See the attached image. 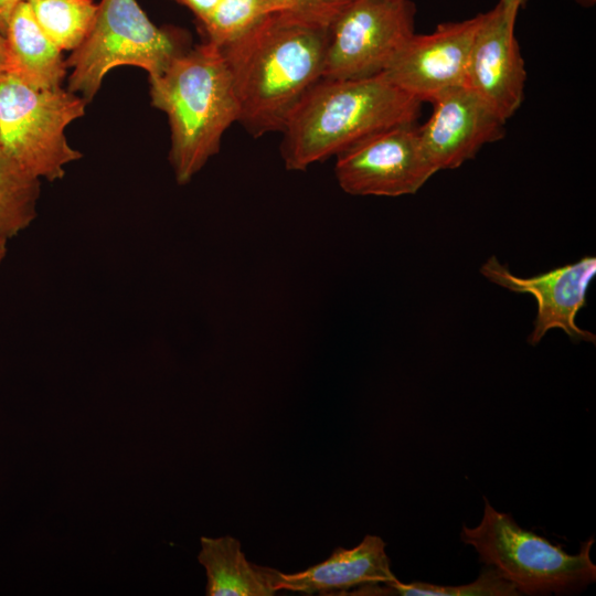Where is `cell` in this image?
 I'll use <instances>...</instances> for the list:
<instances>
[{
    "label": "cell",
    "mask_w": 596,
    "mask_h": 596,
    "mask_svg": "<svg viewBox=\"0 0 596 596\" xmlns=\"http://www.w3.org/2000/svg\"><path fill=\"white\" fill-rule=\"evenodd\" d=\"M483 515L477 526L462 525L460 540L472 546L479 561L497 568L520 595H570L596 581L590 557L594 536L570 554L561 545L521 528L514 519L496 510L483 497Z\"/></svg>",
    "instance_id": "4"
},
{
    "label": "cell",
    "mask_w": 596,
    "mask_h": 596,
    "mask_svg": "<svg viewBox=\"0 0 596 596\" xmlns=\"http://www.w3.org/2000/svg\"><path fill=\"white\" fill-rule=\"evenodd\" d=\"M153 107L169 121V161L183 185L220 151L238 104L221 50L207 42L189 49L156 77H149Z\"/></svg>",
    "instance_id": "3"
},
{
    "label": "cell",
    "mask_w": 596,
    "mask_h": 596,
    "mask_svg": "<svg viewBox=\"0 0 596 596\" xmlns=\"http://www.w3.org/2000/svg\"><path fill=\"white\" fill-rule=\"evenodd\" d=\"M422 102L383 73L353 79L318 81L281 129L280 156L289 171L338 156L386 128L416 123Z\"/></svg>",
    "instance_id": "2"
},
{
    "label": "cell",
    "mask_w": 596,
    "mask_h": 596,
    "mask_svg": "<svg viewBox=\"0 0 596 596\" xmlns=\"http://www.w3.org/2000/svg\"><path fill=\"white\" fill-rule=\"evenodd\" d=\"M385 546L380 536L368 534L356 546L338 547L326 561L302 572L285 574L278 571L275 587L277 592L312 595L387 584L396 576L391 570Z\"/></svg>",
    "instance_id": "13"
},
{
    "label": "cell",
    "mask_w": 596,
    "mask_h": 596,
    "mask_svg": "<svg viewBox=\"0 0 596 596\" xmlns=\"http://www.w3.org/2000/svg\"><path fill=\"white\" fill-rule=\"evenodd\" d=\"M292 10L285 0H220L211 15L198 24L207 42L222 47L268 14Z\"/></svg>",
    "instance_id": "18"
},
{
    "label": "cell",
    "mask_w": 596,
    "mask_h": 596,
    "mask_svg": "<svg viewBox=\"0 0 596 596\" xmlns=\"http://www.w3.org/2000/svg\"><path fill=\"white\" fill-rule=\"evenodd\" d=\"M360 595H403V596H517V587L501 573L485 566L472 583L460 586L435 585L423 582L402 583L397 578L387 583L364 586Z\"/></svg>",
    "instance_id": "19"
},
{
    "label": "cell",
    "mask_w": 596,
    "mask_h": 596,
    "mask_svg": "<svg viewBox=\"0 0 596 596\" xmlns=\"http://www.w3.org/2000/svg\"><path fill=\"white\" fill-rule=\"evenodd\" d=\"M40 178L0 146V234L12 238L36 217Z\"/></svg>",
    "instance_id": "16"
},
{
    "label": "cell",
    "mask_w": 596,
    "mask_h": 596,
    "mask_svg": "<svg viewBox=\"0 0 596 596\" xmlns=\"http://www.w3.org/2000/svg\"><path fill=\"white\" fill-rule=\"evenodd\" d=\"M518 12L499 2L483 13L464 83L504 121L521 106L526 79L525 64L514 35Z\"/></svg>",
    "instance_id": "11"
},
{
    "label": "cell",
    "mask_w": 596,
    "mask_h": 596,
    "mask_svg": "<svg viewBox=\"0 0 596 596\" xmlns=\"http://www.w3.org/2000/svg\"><path fill=\"white\" fill-rule=\"evenodd\" d=\"M41 29L62 50L73 51L97 13L94 0H25Z\"/></svg>",
    "instance_id": "17"
},
{
    "label": "cell",
    "mask_w": 596,
    "mask_h": 596,
    "mask_svg": "<svg viewBox=\"0 0 596 596\" xmlns=\"http://www.w3.org/2000/svg\"><path fill=\"white\" fill-rule=\"evenodd\" d=\"M489 281L517 294H529L536 300V316L528 342L536 345L547 331L563 330L572 341L595 343L593 332L577 326L576 316L586 306V294L596 275V258L581 259L531 277H520L490 256L480 267Z\"/></svg>",
    "instance_id": "10"
},
{
    "label": "cell",
    "mask_w": 596,
    "mask_h": 596,
    "mask_svg": "<svg viewBox=\"0 0 596 596\" xmlns=\"http://www.w3.org/2000/svg\"><path fill=\"white\" fill-rule=\"evenodd\" d=\"M8 238L0 234V266L6 258L8 247H7Z\"/></svg>",
    "instance_id": "25"
},
{
    "label": "cell",
    "mask_w": 596,
    "mask_h": 596,
    "mask_svg": "<svg viewBox=\"0 0 596 596\" xmlns=\"http://www.w3.org/2000/svg\"><path fill=\"white\" fill-rule=\"evenodd\" d=\"M23 0H0V33L4 35L9 19L17 8V6Z\"/></svg>",
    "instance_id": "22"
},
{
    "label": "cell",
    "mask_w": 596,
    "mask_h": 596,
    "mask_svg": "<svg viewBox=\"0 0 596 596\" xmlns=\"http://www.w3.org/2000/svg\"><path fill=\"white\" fill-rule=\"evenodd\" d=\"M4 38L7 74L36 89L61 87L67 70L62 50L41 29L25 0L13 10Z\"/></svg>",
    "instance_id": "14"
},
{
    "label": "cell",
    "mask_w": 596,
    "mask_h": 596,
    "mask_svg": "<svg viewBox=\"0 0 596 596\" xmlns=\"http://www.w3.org/2000/svg\"><path fill=\"white\" fill-rule=\"evenodd\" d=\"M294 11L333 23L350 0H285Z\"/></svg>",
    "instance_id": "20"
},
{
    "label": "cell",
    "mask_w": 596,
    "mask_h": 596,
    "mask_svg": "<svg viewBox=\"0 0 596 596\" xmlns=\"http://www.w3.org/2000/svg\"><path fill=\"white\" fill-rule=\"evenodd\" d=\"M437 171L416 123L373 134L336 156L334 175L348 194L396 198L416 193Z\"/></svg>",
    "instance_id": "8"
},
{
    "label": "cell",
    "mask_w": 596,
    "mask_h": 596,
    "mask_svg": "<svg viewBox=\"0 0 596 596\" xmlns=\"http://www.w3.org/2000/svg\"><path fill=\"white\" fill-rule=\"evenodd\" d=\"M86 102L63 89H36L7 74L0 79V146L40 179L60 180L82 158L65 136Z\"/></svg>",
    "instance_id": "6"
},
{
    "label": "cell",
    "mask_w": 596,
    "mask_h": 596,
    "mask_svg": "<svg viewBox=\"0 0 596 596\" xmlns=\"http://www.w3.org/2000/svg\"><path fill=\"white\" fill-rule=\"evenodd\" d=\"M583 7H592L596 3V0H576Z\"/></svg>",
    "instance_id": "26"
},
{
    "label": "cell",
    "mask_w": 596,
    "mask_h": 596,
    "mask_svg": "<svg viewBox=\"0 0 596 596\" xmlns=\"http://www.w3.org/2000/svg\"><path fill=\"white\" fill-rule=\"evenodd\" d=\"M188 50L184 31L155 25L137 0H102L87 35L65 60L67 89L88 103L110 70L131 65L156 77Z\"/></svg>",
    "instance_id": "5"
},
{
    "label": "cell",
    "mask_w": 596,
    "mask_h": 596,
    "mask_svg": "<svg viewBox=\"0 0 596 596\" xmlns=\"http://www.w3.org/2000/svg\"><path fill=\"white\" fill-rule=\"evenodd\" d=\"M526 2L528 0H500V3L503 8L517 11H519L520 8L524 7Z\"/></svg>",
    "instance_id": "24"
},
{
    "label": "cell",
    "mask_w": 596,
    "mask_h": 596,
    "mask_svg": "<svg viewBox=\"0 0 596 596\" xmlns=\"http://www.w3.org/2000/svg\"><path fill=\"white\" fill-rule=\"evenodd\" d=\"M198 560L207 577L209 596H270L278 571L247 561L241 543L230 535L201 540Z\"/></svg>",
    "instance_id": "15"
},
{
    "label": "cell",
    "mask_w": 596,
    "mask_h": 596,
    "mask_svg": "<svg viewBox=\"0 0 596 596\" xmlns=\"http://www.w3.org/2000/svg\"><path fill=\"white\" fill-rule=\"evenodd\" d=\"M188 8L195 17L196 23H203L213 12L220 0H173Z\"/></svg>",
    "instance_id": "21"
},
{
    "label": "cell",
    "mask_w": 596,
    "mask_h": 596,
    "mask_svg": "<svg viewBox=\"0 0 596 596\" xmlns=\"http://www.w3.org/2000/svg\"><path fill=\"white\" fill-rule=\"evenodd\" d=\"M415 15L411 0H350L332 24L322 78L383 73L415 33Z\"/></svg>",
    "instance_id": "7"
},
{
    "label": "cell",
    "mask_w": 596,
    "mask_h": 596,
    "mask_svg": "<svg viewBox=\"0 0 596 596\" xmlns=\"http://www.w3.org/2000/svg\"><path fill=\"white\" fill-rule=\"evenodd\" d=\"M433 113L418 126L424 152L438 172L472 159L482 146L501 139L504 124L492 108L465 85L434 98Z\"/></svg>",
    "instance_id": "12"
},
{
    "label": "cell",
    "mask_w": 596,
    "mask_h": 596,
    "mask_svg": "<svg viewBox=\"0 0 596 596\" xmlns=\"http://www.w3.org/2000/svg\"><path fill=\"white\" fill-rule=\"evenodd\" d=\"M482 19L483 13H479L464 21L440 23L432 33H414L383 74L422 103L464 85Z\"/></svg>",
    "instance_id": "9"
},
{
    "label": "cell",
    "mask_w": 596,
    "mask_h": 596,
    "mask_svg": "<svg viewBox=\"0 0 596 596\" xmlns=\"http://www.w3.org/2000/svg\"><path fill=\"white\" fill-rule=\"evenodd\" d=\"M331 22L276 11L222 47L238 104L254 138L281 131L305 94L322 78Z\"/></svg>",
    "instance_id": "1"
},
{
    "label": "cell",
    "mask_w": 596,
    "mask_h": 596,
    "mask_svg": "<svg viewBox=\"0 0 596 596\" xmlns=\"http://www.w3.org/2000/svg\"><path fill=\"white\" fill-rule=\"evenodd\" d=\"M8 72V54L7 43L3 34L0 33V79L7 75Z\"/></svg>",
    "instance_id": "23"
}]
</instances>
